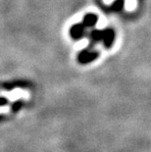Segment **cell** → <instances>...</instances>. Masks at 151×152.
Listing matches in <instances>:
<instances>
[{"instance_id":"obj_1","label":"cell","mask_w":151,"mask_h":152,"mask_svg":"<svg viewBox=\"0 0 151 152\" xmlns=\"http://www.w3.org/2000/svg\"><path fill=\"white\" fill-rule=\"evenodd\" d=\"M83 33H85V27L82 26V24L73 26L70 30V34L74 39H80L83 35Z\"/></svg>"},{"instance_id":"obj_2","label":"cell","mask_w":151,"mask_h":152,"mask_svg":"<svg viewBox=\"0 0 151 152\" xmlns=\"http://www.w3.org/2000/svg\"><path fill=\"white\" fill-rule=\"evenodd\" d=\"M97 57V53L92 51H82L79 55V61L81 63H88L90 61L94 60Z\"/></svg>"},{"instance_id":"obj_3","label":"cell","mask_w":151,"mask_h":152,"mask_svg":"<svg viewBox=\"0 0 151 152\" xmlns=\"http://www.w3.org/2000/svg\"><path fill=\"white\" fill-rule=\"evenodd\" d=\"M114 37H115V34L111 28H106V30L103 31V38H102V40H103L106 47L111 46L112 42L114 41Z\"/></svg>"},{"instance_id":"obj_4","label":"cell","mask_w":151,"mask_h":152,"mask_svg":"<svg viewBox=\"0 0 151 152\" xmlns=\"http://www.w3.org/2000/svg\"><path fill=\"white\" fill-rule=\"evenodd\" d=\"M96 22H97V17L94 14H88L83 18L82 26L85 28H91L93 26H95Z\"/></svg>"},{"instance_id":"obj_5","label":"cell","mask_w":151,"mask_h":152,"mask_svg":"<svg viewBox=\"0 0 151 152\" xmlns=\"http://www.w3.org/2000/svg\"><path fill=\"white\" fill-rule=\"evenodd\" d=\"M90 37L94 41L101 40L102 38H103V31H99V30L92 31L91 34H90Z\"/></svg>"}]
</instances>
